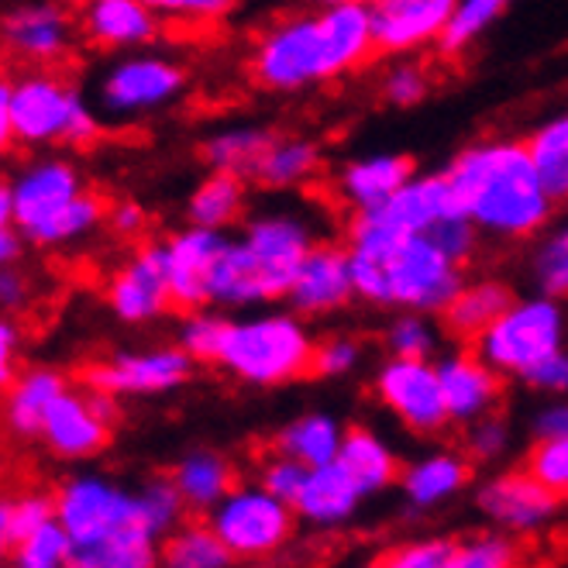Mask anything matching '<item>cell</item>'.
<instances>
[{
	"mask_svg": "<svg viewBox=\"0 0 568 568\" xmlns=\"http://www.w3.org/2000/svg\"><path fill=\"white\" fill-rule=\"evenodd\" d=\"M21 252V242L11 227H0V265H11Z\"/></svg>",
	"mask_w": 568,
	"mask_h": 568,
	"instance_id": "e7e4bbea",
	"label": "cell"
},
{
	"mask_svg": "<svg viewBox=\"0 0 568 568\" xmlns=\"http://www.w3.org/2000/svg\"><path fill=\"white\" fill-rule=\"evenodd\" d=\"M314 342L307 327L290 314L227 321L217 365L255 386H280L311 376Z\"/></svg>",
	"mask_w": 568,
	"mask_h": 568,
	"instance_id": "5b68a950",
	"label": "cell"
},
{
	"mask_svg": "<svg viewBox=\"0 0 568 568\" xmlns=\"http://www.w3.org/2000/svg\"><path fill=\"white\" fill-rule=\"evenodd\" d=\"M455 541L445 538H430V541H414L404 548H393V555H383L379 565L393 568H455Z\"/></svg>",
	"mask_w": 568,
	"mask_h": 568,
	"instance_id": "f6af8a7d",
	"label": "cell"
},
{
	"mask_svg": "<svg viewBox=\"0 0 568 568\" xmlns=\"http://www.w3.org/2000/svg\"><path fill=\"white\" fill-rule=\"evenodd\" d=\"M77 193H80V176L73 173V165H65V162H39V165H31V170L21 173L18 183L11 186L14 224L28 235L31 227H39L59 207L70 204Z\"/></svg>",
	"mask_w": 568,
	"mask_h": 568,
	"instance_id": "44dd1931",
	"label": "cell"
},
{
	"mask_svg": "<svg viewBox=\"0 0 568 568\" xmlns=\"http://www.w3.org/2000/svg\"><path fill=\"white\" fill-rule=\"evenodd\" d=\"M386 342L393 358H427L434 352V331L420 317H399L389 327Z\"/></svg>",
	"mask_w": 568,
	"mask_h": 568,
	"instance_id": "c3c4849f",
	"label": "cell"
},
{
	"mask_svg": "<svg viewBox=\"0 0 568 568\" xmlns=\"http://www.w3.org/2000/svg\"><path fill=\"white\" fill-rule=\"evenodd\" d=\"M111 307L121 321H152L173 307L170 293V252L165 245H145L124 270L111 280Z\"/></svg>",
	"mask_w": 568,
	"mask_h": 568,
	"instance_id": "7c38bea8",
	"label": "cell"
},
{
	"mask_svg": "<svg viewBox=\"0 0 568 568\" xmlns=\"http://www.w3.org/2000/svg\"><path fill=\"white\" fill-rule=\"evenodd\" d=\"M173 483H176L183 504L190 510L211 514L221 499L235 489V469H231V465L214 452H193L176 465Z\"/></svg>",
	"mask_w": 568,
	"mask_h": 568,
	"instance_id": "f1b7e54d",
	"label": "cell"
},
{
	"mask_svg": "<svg viewBox=\"0 0 568 568\" xmlns=\"http://www.w3.org/2000/svg\"><path fill=\"white\" fill-rule=\"evenodd\" d=\"M520 555H517V545L507 541V538H473L458 545L455 551V568H507V565H517Z\"/></svg>",
	"mask_w": 568,
	"mask_h": 568,
	"instance_id": "bcb514c9",
	"label": "cell"
},
{
	"mask_svg": "<svg viewBox=\"0 0 568 568\" xmlns=\"http://www.w3.org/2000/svg\"><path fill=\"white\" fill-rule=\"evenodd\" d=\"M369 214L393 224L396 231H404V235H424L442 217L462 214V207L448 176H410L383 207Z\"/></svg>",
	"mask_w": 568,
	"mask_h": 568,
	"instance_id": "d6986e66",
	"label": "cell"
},
{
	"mask_svg": "<svg viewBox=\"0 0 568 568\" xmlns=\"http://www.w3.org/2000/svg\"><path fill=\"white\" fill-rule=\"evenodd\" d=\"M55 517L73 538L77 568H149L159 561V534L142 514L139 493L83 476L59 489Z\"/></svg>",
	"mask_w": 568,
	"mask_h": 568,
	"instance_id": "3957f363",
	"label": "cell"
},
{
	"mask_svg": "<svg viewBox=\"0 0 568 568\" xmlns=\"http://www.w3.org/2000/svg\"><path fill=\"white\" fill-rule=\"evenodd\" d=\"M376 393L414 434H438L452 420L438 365H427L424 358H389L379 369Z\"/></svg>",
	"mask_w": 568,
	"mask_h": 568,
	"instance_id": "9c48e42d",
	"label": "cell"
},
{
	"mask_svg": "<svg viewBox=\"0 0 568 568\" xmlns=\"http://www.w3.org/2000/svg\"><path fill=\"white\" fill-rule=\"evenodd\" d=\"M352 280L355 293L369 304L407 307L417 314H442L465 286L462 262L427 235H407L383 258L352 252Z\"/></svg>",
	"mask_w": 568,
	"mask_h": 568,
	"instance_id": "277c9868",
	"label": "cell"
},
{
	"mask_svg": "<svg viewBox=\"0 0 568 568\" xmlns=\"http://www.w3.org/2000/svg\"><path fill=\"white\" fill-rule=\"evenodd\" d=\"M11 558L21 568H62V565H73V538H70V530L62 527V520L52 517L36 534H28L24 541H18Z\"/></svg>",
	"mask_w": 568,
	"mask_h": 568,
	"instance_id": "f35d334b",
	"label": "cell"
},
{
	"mask_svg": "<svg viewBox=\"0 0 568 568\" xmlns=\"http://www.w3.org/2000/svg\"><path fill=\"white\" fill-rule=\"evenodd\" d=\"M155 14L180 21H214L235 8V0H145Z\"/></svg>",
	"mask_w": 568,
	"mask_h": 568,
	"instance_id": "db71d44e",
	"label": "cell"
},
{
	"mask_svg": "<svg viewBox=\"0 0 568 568\" xmlns=\"http://www.w3.org/2000/svg\"><path fill=\"white\" fill-rule=\"evenodd\" d=\"M293 507L270 489H231L211 510V527L221 534L235 561H265L293 538Z\"/></svg>",
	"mask_w": 568,
	"mask_h": 568,
	"instance_id": "ba28073f",
	"label": "cell"
},
{
	"mask_svg": "<svg viewBox=\"0 0 568 568\" xmlns=\"http://www.w3.org/2000/svg\"><path fill=\"white\" fill-rule=\"evenodd\" d=\"M458 0H373L376 52H414L438 42L455 14Z\"/></svg>",
	"mask_w": 568,
	"mask_h": 568,
	"instance_id": "8fae6325",
	"label": "cell"
},
{
	"mask_svg": "<svg viewBox=\"0 0 568 568\" xmlns=\"http://www.w3.org/2000/svg\"><path fill=\"white\" fill-rule=\"evenodd\" d=\"M527 473L538 476L555 493L568 496V438H548L538 442L527 455Z\"/></svg>",
	"mask_w": 568,
	"mask_h": 568,
	"instance_id": "ee69618b",
	"label": "cell"
},
{
	"mask_svg": "<svg viewBox=\"0 0 568 568\" xmlns=\"http://www.w3.org/2000/svg\"><path fill=\"white\" fill-rule=\"evenodd\" d=\"M14 352H18V331L11 321H0V389L14 379Z\"/></svg>",
	"mask_w": 568,
	"mask_h": 568,
	"instance_id": "680465c9",
	"label": "cell"
},
{
	"mask_svg": "<svg viewBox=\"0 0 568 568\" xmlns=\"http://www.w3.org/2000/svg\"><path fill=\"white\" fill-rule=\"evenodd\" d=\"M224 235L217 227H200L193 224L190 231H180L170 242V293H173V307L180 311H200L211 304V273L214 262L224 248Z\"/></svg>",
	"mask_w": 568,
	"mask_h": 568,
	"instance_id": "9a60e30c",
	"label": "cell"
},
{
	"mask_svg": "<svg viewBox=\"0 0 568 568\" xmlns=\"http://www.w3.org/2000/svg\"><path fill=\"white\" fill-rule=\"evenodd\" d=\"M70 389L65 379L52 369H28L18 376V383L8 393L4 420L14 434H42L45 414L55 399Z\"/></svg>",
	"mask_w": 568,
	"mask_h": 568,
	"instance_id": "83f0119b",
	"label": "cell"
},
{
	"mask_svg": "<svg viewBox=\"0 0 568 568\" xmlns=\"http://www.w3.org/2000/svg\"><path fill=\"white\" fill-rule=\"evenodd\" d=\"M358 342L352 338H324L321 345H314V362H311V376H345L352 365L358 362Z\"/></svg>",
	"mask_w": 568,
	"mask_h": 568,
	"instance_id": "f907efd6",
	"label": "cell"
},
{
	"mask_svg": "<svg viewBox=\"0 0 568 568\" xmlns=\"http://www.w3.org/2000/svg\"><path fill=\"white\" fill-rule=\"evenodd\" d=\"M427 90H430L427 73L420 70V65H410V62L407 65H396V70L383 83L386 100H389V104H396V108H414V104H420V100L427 97Z\"/></svg>",
	"mask_w": 568,
	"mask_h": 568,
	"instance_id": "816d5d0a",
	"label": "cell"
},
{
	"mask_svg": "<svg viewBox=\"0 0 568 568\" xmlns=\"http://www.w3.org/2000/svg\"><path fill=\"white\" fill-rule=\"evenodd\" d=\"M510 0H458L455 14L445 28V36L438 39L445 52H462L465 45H473L483 31L507 11Z\"/></svg>",
	"mask_w": 568,
	"mask_h": 568,
	"instance_id": "ab89813d",
	"label": "cell"
},
{
	"mask_svg": "<svg viewBox=\"0 0 568 568\" xmlns=\"http://www.w3.org/2000/svg\"><path fill=\"white\" fill-rule=\"evenodd\" d=\"M445 176L458 196L462 214L493 235L527 239L551 217L555 200L534 170L527 145H473L455 155Z\"/></svg>",
	"mask_w": 568,
	"mask_h": 568,
	"instance_id": "7a4b0ae2",
	"label": "cell"
},
{
	"mask_svg": "<svg viewBox=\"0 0 568 568\" xmlns=\"http://www.w3.org/2000/svg\"><path fill=\"white\" fill-rule=\"evenodd\" d=\"M524 383H530L534 389L568 396V352L558 348L555 355H548L545 362H538V365H534V369L524 376Z\"/></svg>",
	"mask_w": 568,
	"mask_h": 568,
	"instance_id": "11a10c76",
	"label": "cell"
},
{
	"mask_svg": "<svg viewBox=\"0 0 568 568\" xmlns=\"http://www.w3.org/2000/svg\"><path fill=\"white\" fill-rule=\"evenodd\" d=\"M338 462L355 476V483L369 493H379L386 486H393L399 479V465L393 458V452L376 438L373 430L365 427H348L342 448H338Z\"/></svg>",
	"mask_w": 568,
	"mask_h": 568,
	"instance_id": "f546056e",
	"label": "cell"
},
{
	"mask_svg": "<svg viewBox=\"0 0 568 568\" xmlns=\"http://www.w3.org/2000/svg\"><path fill=\"white\" fill-rule=\"evenodd\" d=\"M286 296L296 314H327L345 307L348 296H355L352 252L338 245H314L300 262V273Z\"/></svg>",
	"mask_w": 568,
	"mask_h": 568,
	"instance_id": "2e32d148",
	"label": "cell"
},
{
	"mask_svg": "<svg viewBox=\"0 0 568 568\" xmlns=\"http://www.w3.org/2000/svg\"><path fill=\"white\" fill-rule=\"evenodd\" d=\"M193 373V358L186 348H159L142 355H118L114 362H100L83 369V383L121 393H165L186 383Z\"/></svg>",
	"mask_w": 568,
	"mask_h": 568,
	"instance_id": "30bf717a",
	"label": "cell"
},
{
	"mask_svg": "<svg viewBox=\"0 0 568 568\" xmlns=\"http://www.w3.org/2000/svg\"><path fill=\"white\" fill-rule=\"evenodd\" d=\"M11 510L14 504L0 499V561H4L14 551V530H11Z\"/></svg>",
	"mask_w": 568,
	"mask_h": 568,
	"instance_id": "be15d7a7",
	"label": "cell"
},
{
	"mask_svg": "<svg viewBox=\"0 0 568 568\" xmlns=\"http://www.w3.org/2000/svg\"><path fill=\"white\" fill-rule=\"evenodd\" d=\"M28 300V283L21 273H14L11 265H0V307H21Z\"/></svg>",
	"mask_w": 568,
	"mask_h": 568,
	"instance_id": "91938a15",
	"label": "cell"
},
{
	"mask_svg": "<svg viewBox=\"0 0 568 568\" xmlns=\"http://www.w3.org/2000/svg\"><path fill=\"white\" fill-rule=\"evenodd\" d=\"M534 434H538V442L568 438V399H565V404L548 407L538 420H534Z\"/></svg>",
	"mask_w": 568,
	"mask_h": 568,
	"instance_id": "6f0895ef",
	"label": "cell"
},
{
	"mask_svg": "<svg viewBox=\"0 0 568 568\" xmlns=\"http://www.w3.org/2000/svg\"><path fill=\"white\" fill-rule=\"evenodd\" d=\"M342 438H345V430L338 427V420H334V417H327V414H307V417L286 424L276 434V445L273 448L280 455L296 458L300 465H307V469H317V465L338 458Z\"/></svg>",
	"mask_w": 568,
	"mask_h": 568,
	"instance_id": "4dcf8cb0",
	"label": "cell"
},
{
	"mask_svg": "<svg viewBox=\"0 0 568 568\" xmlns=\"http://www.w3.org/2000/svg\"><path fill=\"white\" fill-rule=\"evenodd\" d=\"M438 379H442V393L448 404V417L458 424H473L493 414V407L499 404V393H504L499 373L476 348H465L445 358L438 365Z\"/></svg>",
	"mask_w": 568,
	"mask_h": 568,
	"instance_id": "e0dca14e",
	"label": "cell"
},
{
	"mask_svg": "<svg viewBox=\"0 0 568 568\" xmlns=\"http://www.w3.org/2000/svg\"><path fill=\"white\" fill-rule=\"evenodd\" d=\"M4 39L18 55L49 62L59 59L70 42V21L55 8H24L4 21Z\"/></svg>",
	"mask_w": 568,
	"mask_h": 568,
	"instance_id": "4316f807",
	"label": "cell"
},
{
	"mask_svg": "<svg viewBox=\"0 0 568 568\" xmlns=\"http://www.w3.org/2000/svg\"><path fill=\"white\" fill-rule=\"evenodd\" d=\"M11 87L8 80H0V152H8L14 142V121H11Z\"/></svg>",
	"mask_w": 568,
	"mask_h": 568,
	"instance_id": "6125c7cd",
	"label": "cell"
},
{
	"mask_svg": "<svg viewBox=\"0 0 568 568\" xmlns=\"http://www.w3.org/2000/svg\"><path fill=\"white\" fill-rule=\"evenodd\" d=\"M262 300H270V290H265L252 248L245 245V239L224 242L211 273V304L248 307V304H262Z\"/></svg>",
	"mask_w": 568,
	"mask_h": 568,
	"instance_id": "d4e9b609",
	"label": "cell"
},
{
	"mask_svg": "<svg viewBox=\"0 0 568 568\" xmlns=\"http://www.w3.org/2000/svg\"><path fill=\"white\" fill-rule=\"evenodd\" d=\"M52 517H55V496H45V493H28V496H21L18 504H14V510H11L14 545L24 541L28 534H36Z\"/></svg>",
	"mask_w": 568,
	"mask_h": 568,
	"instance_id": "f5cc1de1",
	"label": "cell"
},
{
	"mask_svg": "<svg viewBox=\"0 0 568 568\" xmlns=\"http://www.w3.org/2000/svg\"><path fill=\"white\" fill-rule=\"evenodd\" d=\"M276 135L265 128H235V131H221L204 145V159L221 173H235L242 180H255L258 165L265 152L273 149Z\"/></svg>",
	"mask_w": 568,
	"mask_h": 568,
	"instance_id": "d6a6232c",
	"label": "cell"
},
{
	"mask_svg": "<svg viewBox=\"0 0 568 568\" xmlns=\"http://www.w3.org/2000/svg\"><path fill=\"white\" fill-rule=\"evenodd\" d=\"M14 142L21 145H90L97 139V118L77 90L62 87L55 77H24L11 87Z\"/></svg>",
	"mask_w": 568,
	"mask_h": 568,
	"instance_id": "52a82bcc",
	"label": "cell"
},
{
	"mask_svg": "<svg viewBox=\"0 0 568 568\" xmlns=\"http://www.w3.org/2000/svg\"><path fill=\"white\" fill-rule=\"evenodd\" d=\"M45 445L62 455V458H90L97 452H104L111 442V424L100 420L90 407L87 393L77 396L65 389L45 414L42 424Z\"/></svg>",
	"mask_w": 568,
	"mask_h": 568,
	"instance_id": "ffe728a7",
	"label": "cell"
},
{
	"mask_svg": "<svg viewBox=\"0 0 568 568\" xmlns=\"http://www.w3.org/2000/svg\"><path fill=\"white\" fill-rule=\"evenodd\" d=\"M14 224V200H11V186H0V227Z\"/></svg>",
	"mask_w": 568,
	"mask_h": 568,
	"instance_id": "03108f58",
	"label": "cell"
},
{
	"mask_svg": "<svg viewBox=\"0 0 568 568\" xmlns=\"http://www.w3.org/2000/svg\"><path fill=\"white\" fill-rule=\"evenodd\" d=\"M534 280L545 296H568V224L538 248L534 255Z\"/></svg>",
	"mask_w": 568,
	"mask_h": 568,
	"instance_id": "b9f144b4",
	"label": "cell"
},
{
	"mask_svg": "<svg viewBox=\"0 0 568 568\" xmlns=\"http://www.w3.org/2000/svg\"><path fill=\"white\" fill-rule=\"evenodd\" d=\"M414 176V159L407 155H369L345 165L338 176V190L348 204L365 214L383 207L386 200Z\"/></svg>",
	"mask_w": 568,
	"mask_h": 568,
	"instance_id": "603a6c76",
	"label": "cell"
},
{
	"mask_svg": "<svg viewBox=\"0 0 568 568\" xmlns=\"http://www.w3.org/2000/svg\"><path fill=\"white\" fill-rule=\"evenodd\" d=\"M527 152H530L534 170H538L555 204L558 200H568V114L534 131L527 142Z\"/></svg>",
	"mask_w": 568,
	"mask_h": 568,
	"instance_id": "d590c367",
	"label": "cell"
},
{
	"mask_svg": "<svg viewBox=\"0 0 568 568\" xmlns=\"http://www.w3.org/2000/svg\"><path fill=\"white\" fill-rule=\"evenodd\" d=\"M369 55H376L369 4L321 8L276 24L252 55V77L265 90H300L342 77Z\"/></svg>",
	"mask_w": 568,
	"mask_h": 568,
	"instance_id": "6da1fadb",
	"label": "cell"
},
{
	"mask_svg": "<svg viewBox=\"0 0 568 568\" xmlns=\"http://www.w3.org/2000/svg\"><path fill=\"white\" fill-rule=\"evenodd\" d=\"M317 8H342V4H369V0H311Z\"/></svg>",
	"mask_w": 568,
	"mask_h": 568,
	"instance_id": "003e7915",
	"label": "cell"
},
{
	"mask_svg": "<svg viewBox=\"0 0 568 568\" xmlns=\"http://www.w3.org/2000/svg\"><path fill=\"white\" fill-rule=\"evenodd\" d=\"M186 77L180 65L165 59H128L108 73L100 100L111 114H142L183 90Z\"/></svg>",
	"mask_w": 568,
	"mask_h": 568,
	"instance_id": "5bb4252c",
	"label": "cell"
},
{
	"mask_svg": "<svg viewBox=\"0 0 568 568\" xmlns=\"http://www.w3.org/2000/svg\"><path fill=\"white\" fill-rule=\"evenodd\" d=\"M469 462L462 455L452 452H438V455H427L417 465H410L407 476H404V493L414 507H430V504H442L445 496H452L455 489H462L469 483Z\"/></svg>",
	"mask_w": 568,
	"mask_h": 568,
	"instance_id": "1f68e13d",
	"label": "cell"
},
{
	"mask_svg": "<svg viewBox=\"0 0 568 568\" xmlns=\"http://www.w3.org/2000/svg\"><path fill=\"white\" fill-rule=\"evenodd\" d=\"M561 493H555L551 486H545L538 476L524 473H510L499 476L493 483H486L479 489V507L504 527L514 530H530L545 524L555 510H558Z\"/></svg>",
	"mask_w": 568,
	"mask_h": 568,
	"instance_id": "ac0fdd59",
	"label": "cell"
},
{
	"mask_svg": "<svg viewBox=\"0 0 568 568\" xmlns=\"http://www.w3.org/2000/svg\"><path fill=\"white\" fill-rule=\"evenodd\" d=\"M561 342H565L561 307L555 304V296H538V300H524V304H510L479 334L473 348L496 373L524 379L534 365L555 355Z\"/></svg>",
	"mask_w": 568,
	"mask_h": 568,
	"instance_id": "8992f818",
	"label": "cell"
},
{
	"mask_svg": "<svg viewBox=\"0 0 568 568\" xmlns=\"http://www.w3.org/2000/svg\"><path fill=\"white\" fill-rule=\"evenodd\" d=\"M245 245L252 248V255L258 262L270 300L290 293V286L300 273V262H304L307 252L314 248L307 227L296 217H283V214L252 221L245 231Z\"/></svg>",
	"mask_w": 568,
	"mask_h": 568,
	"instance_id": "4fadbf2b",
	"label": "cell"
},
{
	"mask_svg": "<svg viewBox=\"0 0 568 568\" xmlns=\"http://www.w3.org/2000/svg\"><path fill=\"white\" fill-rule=\"evenodd\" d=\"M507 448V427L504 420H496V417H479L473 420V434H469V452L476 458H496L499 452Z\"/></svg>",
	"mask_w": 568,
	"mask_h": 568,
	"instance_id": "9f6ffc18",
	"label": "cell"
},
{
	"mask_svg": "<svg viewBox=\"0 0 568 568\" xmlns=\"http://www.w3.org/2000/svg\"><path fill=\"white\" fill-rule=\"evenodd\" d=\"M307 473H311L307 465H300L296 458L276 452V458H270V462L262 465V479H258V486H262V489H270V493L280 496V499H286V504L293 507V504H296V496H300V489H304Z\"/></svg>",
	"mask_w": 568,
	"mask_h": 568,
	"instance_id": "7dc6e473",
	"label": "cell"
},
{
	"mask_svg": "<svg viewBox=\"0 0 568 568\" xmlns=\"http://www.w3.org/2000/svg\"><path fill=\"white\" fill-rule=\"evenodd\" d=\"M159 551V558L173 568H224L235 561V555L227 551V545L211 524H186L170 530V538H165Z\"/></svg>",
	"mask_w": 568,
	"mask_h": 568,
	"instance_id": "e575fe53",
	"label": "cell"
},
{
	"mask_svg": "<svg viewBox=\"0 0 568 568\" xmlns=\"http://www.w3.org/2000/svg\"><path fill=\"white\" fill-rule=\"evenodd\" d=\"M424 235L438 248H445L455 262H465V258L473 255V248H476V224L465 214L442 217L430 231H424Z\"/></svg>",
	"mask_w": 568,
	"mask_h": 568,
	"instance_id": "681fc988",
	"label": "cell"
},
{
	"mask_svg": "<svg viewBox=\"0 0 568 568\" xmlns=\"http://www.w3.org/2000/svg\"><path fill=\"white\" fill-rule=\"evenodd\" d=\"M155 31L159 21L145 0H93L87 8V36L104 49L142 45Z\"/></svg>",
	"mask_w": 568,
	"mask_h": 568,
	"instance_id": "cb8c5ba5",
	"label": "cell"
},
{
	"mask_svg": "<svg viewBox=\"0 0 568 568\" xmlns=\"http://www.w3.org/2000/svg\"><path fill=\"white\" fill-rule=\"evenodd\" d=\"M514 304V293L507 283L499 280H486V283H473V286H462L458 296L442 311V321L448 327L452 338H462L476 345L479 334L504 314Z\"/></svg>",
	"mask_w": 568,
	"mask_h": 568,
	"instance_id": "484cf974",
	"label": "cell"
},
{
	"mask_svg": "<svg viewBox=\"0 0 568 568\" xmlns=\"http://www.w3.org/2000/svg\"><path fill=\"white\" fill-rule=\"evenodd\" d=\"M108 221H111V227L118 231V235L135 239L139 231L145 227V211H142L139 204H118V207L108 214Z\"/></svg>",
	"mask_w": 568,
	"mask_h": 568,
	"instance_id": "94428289",
	"label": "cell"
},
{
	"mask_svg": "<svg viewBox=\"0 0 568 568\" xmlns=\"http://www.w3.org/2000/svg\"><path fill=\"white\" fill-rule=\"evenodd\" d=\"M321 165V149L307 139H276L273 149L265 152L255 183L270 186V190H286V186H300L304 180H311Z\"/></svg>",
	"mask_w": 568,
	"mask_h": 568,
	"instance_id": "8d00e7d4",
	"label": "cell"
},
{
	"mask_svg": "<svg viewBox=\"0 0 568 568\" xmlns=\"http://www.w3.org/2000/svg\"><path fill=\"white\" fill-rule=\"evenodd\" d=\"M224 331H227V321L211 317V314H193L180 331V348H186L193 362H217Z\"/></svg>",
	"mask_w": 568,
	"mask_h": 568,
	"instance_id": "7bdbcfd3",
	"label": "cell"
},
{
	"mask_svg": "<svg viewBox=\"0 0 568 568\" xmlns=\"http://www.w3.org/2000/svg\"><path fill=\"white\" fill-rule=\"evenodd\" d=\"M362 496H365V489L355 483V476L345 469V465L334 458V462H324L307 473L304 489H300L293 510L304 520L331 527V524L348 520L358 510Z\"/></svg>",
	"mask_w": 568,
	"mask_h": 568,
	"instance_id": "7402d4cb",
	"label": "cell"
},
{
	"mask_svg": "<svg viewBox=\"0 0 568 568\" xmlns=\"http://www.w3.org/2000/svg\"><path fill=\"white\" fill-rule=\"evenodd\" d=\"M104 200H100L97 193H77L70 204L59 207L49 221H42L39 227L28 231V239L36 245H62V242H73L80 235H87L90 227H97L100 221H104Z\"/></svg>",
	"mask_w": 568,
	"mask_h": 568,
	"instance_id": "74e56055",
	"label": "cell"
},
{
	"mask_svg": "<svg viewBox=\"0 0 568 568\" xmlns=\"http://www.w3.org/2000/svg\"><path fill=\"white\" fill-rule=\"evenodd\" d=\"M139 504H142V514L145 520L152 524V530L159 534V538H165L170 530L180 527V517L186 510L183 496L176 489L173 479H152L139 489Z\"/></svg>",
	"mask_w": 568,
	"mask_h": 568,
	"instance_id": "60d3db41",
	"label": "cell"
},
{
	"mask_svg": "<svg viewBox=\"0 0 568 568\" xmlns=\"http://www.w3.org/2000/svg\"><path fill=\"white\" fill-rule=\"evenodd\" d=\"M245 207V180L235 173L214 170L190 196V221L200 227H227L235 217H242Z\"/></svg>",
	"mask_w": 568,
	"mask_h": 568,
	"instance_id": "836d02e7",
	"label": "cell"
}]
</instances>
